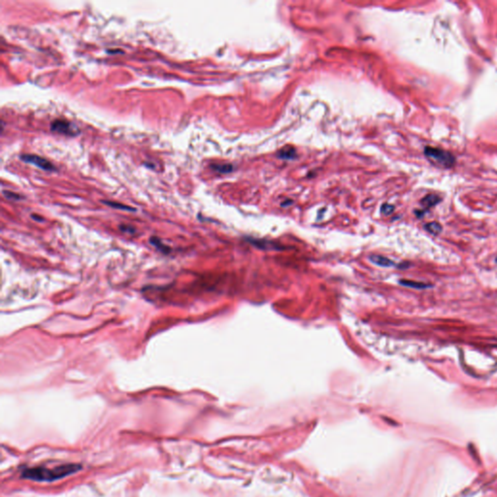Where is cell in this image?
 <instances>
[{
	"mask_svg": "<svg viewBox=\"0 0 497 497\" xmlns=\"http://www.w3.org/2000/svg\"><path fill=\"white\" fill-rule=\"evenodd\" d=\"M120 229H121L122 231H125V232H130V233H133V232L135 231V230H134V228H133L132 226H126V225H125V226H124V225L120 226Z\"/></svg>",
	"mask_w": 497,
	"mask_h": 497,
	"instance_id": "9a60e30c",
	"label": "cell"
},
{
	"mask_svg": "<svg viewBox=\"0 0 497 497\" xmlns=\"http://www.w3.org/2000/svg\"><path fill=\"white\" fill-rule=\"evenodd\" d=\"M496 261H497V260H496Z\"/></svg>",
	"mask_w": 497,
	"mask_h": 497,
	"instance_id": "e0dca14e",
	"label": "cell"
},
{
	"mask_svg": "<svg viewBox=\"0 0 497 497\" xmlns=\"http://www.w3.org/2000/svg\"><path fill=\"white\" fill-rule=\"evenodd\" d=\"M369 261L371 262H373L374 264L381 266V267H391V266L395 265V263L392 261H391L390 259L385 258L383 256H380V255H371L369 257Z\"/></svg>",
	"mask_w": 497,
	"mask_h": 497,
	"instance_id": "5b68a950",
	"label": "cell"
},
{
	"mask_svg": "<svg viewBox=\"0 0 497 497\" xmlns=\"http://www.w3.org/2000/svg\"><path fill=\"white\" fill-rule=\"evenodd\" d=\"M424 155L431 160V162L445 168L451 167L455 162V158L452 154L442 149L426 147L424 150Z\"/></svg>",
	"mask_w": 497,
	"mask_h": 497,
	"instance_id": "7a4b0ae2",
	"label": "cell"
},
{
	"mask_svg": "<svg viewBox=\"0 0 497 497\" xmlns=\"http://www.w3.org/2000/svg\"><path fill=\"white\" fill-rule=\"evenodd\" d=\"M103 204H106L112 208H115V209H120V210H126V211H135L134 208H131L128 205H125V204H122V203H117V202H113V201H106V200H103L102 201Z\"/></svg>",
	"mask_w": 497,
	"mask_h": 497,
	"instance_id": "9c48e42d",
	"label": "cell"
},
{
	"mask_svg": "<svg viewBox=\"0 0 497 497\" xmlns=\"http://www.w3.org/2000/svg\"><path fill=\"white\" fill-rule=\"evenodd\" d=\"M151 243H152L155 247H157L158 250H160V251H162V252H164L165 250H166V251H169V249H168L167 247H165V246H164V245L160 242V240H159L158 238H157V237H153V238L151 239Z\"/></svg>",
	"mask_w": 497,
	"mask_h": 497,
	"instance_id": "4fadbf2b",
	"label": "cell"
},
{
	"mask_svg": "<svg viewBox=\"0 0 497 497\" xmlns=\"http://www.w3.org/2000/svg\"><path fill=\"white\" fill-rule=\"evenodd\" d=\"M80 469V466L77 464H66L56 466L52 469L44 468V467H36L29 468L23 472V476L27 479H31L34 481H47L52 482L63 477H66L72 473L77 472Z\"/></svg>",
	"mask_w": 497,
	"mask_h": 497,
	"instance_id": "6da1fadb",
	"label": "cell"
},
{
	"mask_svg": "<svg viewBox=\"0 0 497 497\" xmlns=\"http://www.w3.org/2000/svg\"><path fill=\"white\" fill-rule=\"evenodd\" d=\"M399 284L401 286L407 287V288H417V289H424V288L432 287L431 285H428V284H424V283H420V282H415V281H410V280H400Z\"/></svg>",
	"mask_w": 497,
	"mask_h": 497,
	"instance_id": "52a82bcc",
	"label": "cell"
},
{
	"mask_svg": "<svg viewBox=\"0 0 497 497\" xmlns=\"http://www.w3.org/2000/svg\"><path fill=\"white\" fill-rule=\"evenodd\" d=\"M441 201V198L435 194H428L421 200V205L425 209H429Z\"/></svg>",
	"mask_w": 497,
	"mask_h": 497,
	"instance_id": "8992f818",
	"label": "cell"
},
{
	"mask_svg": "<svg viewBox=\"0 0 497 497\" xmlns=\"http://www.w3.org/2000/svg\"><path fill=\"white\" fill-rule=\"evenodd\" d=\"M394 210V207L392 205H390V204H385L382 206V212L385 214V215H390L393 212Z\"/></svg>",
	"mask_w": 497,
	"mask_h": 497,
	"instance_id": "5bb4252c",
	"label": "cell"
},
{
	"mask_svg": "<svg viewBox=\"0 0 497 497\" xmlns=\"http://www.w3.org/2000/svg\"><path fill=\"white\" fill-rule=\"evenodd\" d=\"M211 168L220 173H229L233 169V167L230 164H214L211 165Z\"/></svg>",
	"mask_w": 497,
	"mask_h": 497,
	"instance_id": "8fae6325",
	"label": "cell"
},
{
	"mask_svg": "<svg viewBox=\"0 0 497 497\" xmlns=\"http://www.w3.org/2000/svg\"><path fill=\"white\" fill-rule=\"evenodd\" d=\"M21 159L24 160L25 162L26 163H30V164H33L45 171H49V172H52L53 170H55V167L44 157H40V156H36V155H28V154H26V155H22L21 156Z\"/></svg>",
	"mask_w": 497,
	"mask_h": 497,
	"instance_id": "277c9868",
	"label": "cell"
},
{
	"mask_svg": "<svg viewBox=\"0 0 497 497\" xmlns=\"http://www.w3.org/2000/svg\"><path fill=\"white\" fill-rule=\"evenodd\" d=\"M2 193H3V195H4L6 198H8V199H10V200H21V199L23 198L20 194L15 193V192L10 191V190H3V191H2Z\"/></svg>",
	"mask_w": 497,
	"mask_h": 497,
	"instance_id": "7c38bea8",
	"label": "cell"
},
{
	"mask_svg": "<svg viewBox=\"0 0 497 497\" xmlns=\"http://www.w3.org/2000/svg\"><path fill=\"white\" fill-rule=\"evenodd\" d=\"M51 131L55 133L67 136H76L79 134V131L67 120L56 119L51 124Z\"/></svg>",
	"mask_w": 497,
	"mask_h": 497,
	"instance_id": "3957f363",
	"label": "cell"
},
{
	"mask_svg": "<svg viewBox=\"0 0 497 497\" xmlns=\"http://www.w3.org/2000/svg\"><path fill=\"white\" fill-rule=\"evenodd\" d=\"M31 218H32L33 220H36V221H43V219H42L41 217H38V216H36V215H31Z\"/></svg>",
	"mask_w": 497,
	"mask_h": 497,
	"instance_id": "2e32d148",
	"label": "cell"
},
{
	"mask_svg": "<svg viewBox=\"0 0 497 497\" xmlns=\"http://www.w3.org/2000/svg\"><path fill=\"white\" fill-rule=\"evenodd\" d=\"M425 228H426V230L428 232H430L433 235L440 234L442 232V229H443L441 225L439 223H437V222H432V223H429V224L425 225Z\"/></svg>",
	"mask_w": 497,
	"mask_h": 497,
	"instance_id": "30bf717a",
	"label": "cell"
},
{
	"mask_svg": "<svg viewBox=\"0 0 497 497\" xmlns=\"http://www.w3.org/2000/svg\"><path fill=\"white\" fill-rule=\"evenodd\" d=\"M295 156V150L293 148H284L278 154V157L283 159H291Z\"/></svg>",
	"mask_w": 497,
	"mask_h": 497,
	"instance_id": "ba28073f",
	"label": "cell"
}]
</instances>
